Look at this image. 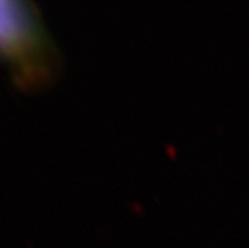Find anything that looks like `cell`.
Instances as JSON below:
<instances>
[{
	"instance_id": "cell-1",
	"label": "cell",
	"mask_w": 249,
	"mask_h": 248,
	"mask_svg": "<svg viewBox=\"0 0 249 248\" xmlns=\"http://www.w3.org/2000/svg\"><path fill=\"white\" fill-rule=\"evenodd\" d=\"M0 61L22 89L39 90L58 79L60 51L32 3L0 0Z\"/></svg>"
}]
</instances>
